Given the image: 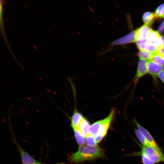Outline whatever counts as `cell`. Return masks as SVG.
Segmentation results:
<instances>
[{
  "label": "cell",
  "instance_id": "6da1fadb",
  "mask_svg": "<svg viewBox=\"0 0 164 164\" xmlns=\"http://www.w3.org/2000/svg\"><path fill=\"white\" fill-rule=\"evenodd\" d=\"M104 151L98 146L92 147L84 145L80 146L76 152L70 156L69 159L71 162L77 163L86 161L104 158Z\"/></svg>",
  "mask_w": 164,
  "mask_h": 164
},
{
  "label": "cell",
  "instance_id": "7a4b0ae2",
  "mask_svg": "<svg viewBox=\"0 0 164 164\" xmlns=\"http://www.w3.org/2000/svg\"><path fill=\"white\" fill-rule=\"evenodd\" d=\"M141 154L144 155L155 164L164 163V154L161 150L152 146H142Z\"/></svg>",
  "mask_w": 164,
  "mask_h": 164
},
{
  "label": "cell",
  "instance_id": "3957f363",
  "mask_svg": "<svg viewBox=\"0 0 164 164\" xmlns=\"http://www.w3.org/2000/svg\"><path fill=\"white\" fill-rule=\"evenodd\" d=\"M147 72L152 78L153 84L159 89L160 84L159 81L158 75L160 72L164 69V67L155 63L152 59L147 61Z\"/></svg>",
  "mask_w": 164,
  "mask_h": 164
},
{
  "label": "cell",
  "instance_id": "277c9868",
  "mask_svg": "<svg viewBox=\"0 0 164 164\" xmlns=\"http://www.w3.org/2000/svg\"><path fill=\"white\" fill-rule=\"evenodd\" d=\"M115 110L112 109L108 115L104 118V121L95 136L97 144L100 142L106 135L111 122L115 117Z\"/></svg>",
  "mask_w": 164,
  "mask_h": 164
},
{
  "label": "cell",
  "instance_id": "5b68a950",
  "mask_svg": "<svg viewBox=\"0 0 164 164\" xmlns=\"http://www.w3.org/2000/svg\"><path fill=\"white\" fill-rule=\"evenodd\" d=\"M148 73L147 61L140 59L138 62L135 74L132 81L133 83L132 95L134 92L139 80Z\"/></svg>",
  "mask_w": 164,
  "mask_h": 164
},
{
  "label": "cell",
  "instance_id": "8992f818",
  "mask_svg": "<svg viewBox=\"0 0 164 164\" xmlns=\"http://www.w3.org/2000/svg\"><path fill=\"white\" fill-rule=\"evenodd\" d=\"M136 31H133L120 38L116 39L111 42L109 45L110 47L126 44L136 42Z\"/></svg>",
  "mask_w": 164,
  "mask_h": 164
},
{
  "label": "cell",
  "instance_id": "52a82bcc",
  "mask_svg": "<svg viewBox=\"0 0 164 164\" xmlns=\"http://www.w3.org/2000/svg\"><path fill=\"white\" fill-rule=\"evenodd\" d=\"M147 43L150 45L159 49L163 46L161 36L157 31L152 29L148 35Z\"/></svg>",
  "mask_w": 164,
  "mask_h": 164
},
{
  "label": "cell",
  "instance_id": "ba28073f",
  "mask_svg": "<svg viewBox=\"0 0 164 164\" xmlns=\"http://www.w3.org/2000/svg\"><path fill=\"white\" fill-rule=\"evenodd\" d=\"M133 121L136 126L137 129L145 136L150 145L156 148L160 149L149 131L140 125L135 118H134Z\"/></svg>",
  "mask_w": 164,
  "mask_h": 164
},
{
  "label": "cell",
  "instance_id": "9c48e42d",
  "mask_svg": "<svg viewBox=\"0 0 164 164\" xmlns=\"http://www.w3.org/2000/svg\"><path fill=\"white\" fill-rule=\"evenodd\" d=\"M152 29L149 25L144 24L136 31V41L147 42L148 35Z\"/></svg>",
  "mask_w": 164,
  "mask_h": 164
},
{
  "label": "cell",
  "instance_id": "30bf717a",
  "mask_svg": "<svg viewBox=\"0 0 164 164\" xmlns=\"http://www.w3.org/2000/svg\"><path fill=\"white\" fill-rule=\"evenodd\" d=\"M22 159V164H36L38 162L17 145Z\"/></svg>",
  "mask_w": 164,
  "mask_h": 164
},
{
  "label": "cell",
  "instance_id": "8fae6325",
  "mask_svg": "<svg viewBox=\"0 0 164 164\" xmlns=\"http://www.w3.org/2000/svg\"><path fill=\"white\" fill-rule=\"evenodd\" d=\"M84 118L82 114L80 112H78L76 109L74 110L70 118V125L73 130L77 128Z\"/></svg>",
  "mask_w": 164,
  "mask_h": 164
},
{
  "label": "cell",
  "instance_id": "7c38bea8",
  "mask_svg": "<svg viewBox=\"0 0 164 164\" xmlns=\"http://www.w3.org/2000/svg\"><path fill=\"white\" fill-rule=\"evenodd\" d=\"M90 127L89 121L84 117L77 129L85 136H86L89 134Z\"/></svg>",
  "mask_w": 164,
  "mask_h": 164
},
{
  "label": "cell",
  "instance_id": "4fadbf2b",
  "mask_svg": "<svg viewBox=\"0 0 164 164\" xmlns=\"http://www.w3.org/2000/svg\"><path fill=\"white\" fill-rule=\"evenodd\" d=\"M136 45L140 50H146L152 52H157L159 48L149 44L147 42L136 41Z\"/></svg>",
  "mask_w": 164,
  "mask_h": 164
},
{
  "label": "cell",
  "instance_id": "5bb4252c",
  "mask_svg": "<svg viewBox=\"0 0 164 164\" xmlns=\"http://www.w3.org/2000/svg\"><path fill=\"white\" fill-rule=\"evenodd\" d=\"M104 118L97 121L90 125L89 134L95 136L98 132L101 127L104 123Z\"/></svg>",
  "mask_w": 164,
  "mask_h": 164
},
{
  "label": "cell",
  "instance_id": "9a60e30c",
  "mask_svg": "<svg viewBox=\"0 0 164 164\" xmlns=\"http://www.w3.org/2000/svg\"><path fill=\"white\" fill-rule=\"evenodd\" d=\"M155 18V13L147 12L143 14L142 19L145 25H149L153 22V20Z\"/></svg>",
  "mask_w": 164,
  "mask_h": 164
},
{
  "label": "cell",
  "instance_id": "2e32d148",
  "mask_svg": "<svg viewBox=\"0 0 164 164\" xmlns=\"http://www.w3.org/2000/svg\"><path fill=\"white\" fill-rule=\"evenodd\" d=\"M73 131L75 139L78 145L80 146L84 145L86 142L85 136L83 135L77 129Z\"/></svg>",
  "mask_w": 164,
  "mask_h": 164
},
{
  "label": "cell",
  "instance_id": "e0dca14e",
  "mask_svg": "<svg viewBox=\"0 0 164 164\" xmlns=\"http://www.w3.org/2000/svg\"><path fill=\"white\" fill-rule=\"evenodd\" d=\"M155 52L146 50H140L137 55L141 59L149 60L152 59Z\"/></svg>",
  "mask_w": 164,
  "mask_h": 164
},
{
  "label": "cell",
  "instance_id": "ac0fdd59",
  "mask_svg": "<svg viewBox=\"0 0 164 164\" xmlns=\"http://www.w3.org/2000/svg\"><path fill=\"white\" fill-rule=\"evenodd\" d=\"M137 138L143 146H151L145 136L137 128L134 131Z\"/></svg>",
  "mask_w": 164,
  "mask_h": 164
},
{
  "label": "cell",
  "instance_id": "d6986e66",
  "mask_svg": "<svg viewBox=\"0 0 164 164\" xmlns=\"http://www.w3.org/2000/svg\"><path fill=\"white\" fill-rule=\"evenodd\" d=\"M152 60L157 64L163 67L164 66V56L157 52L155 53Z\"/></svg>",
  "mask_w": 164,
  "mask_h": 164
},
{
  "label": "cell",
  "instance_id": "ffe728a7",
  "mask_svg": "<svg viewBox=\"0 0 164 164\" xmlns=\"http://www.w3.org/2000/svg\"><path fill=\"white\" fill-rule=\"evenodd\" d=\"M87 145L90 146H97V143L95 136L89 134L86 136V138Z\"/></svg>",
  "mask_w": 164,
  "mask_h": 164
},
{
  "label": "cell",
  "instance_id": "44dd1931",
  "mask_svg": "<svg viewBox=\"0 0 164 164\" xmlns=\"http://www.w3.org/2000/svg\"><path fill=\"white\" fill-rule=\"evenodd\" d=\"M141 159L143 164H155V163L144 155L141 154Z\"/></svg>",
  "mask_w": 164,
  "mask_h": 164
},
{
  "label": "cell",
  "instance_id": "7402d4cb",
  "mask_svg": "<svg viewBox=\"0 0 164 164\" xmlns=\"http://www.w3.org/2000/svg\"><path fill=\"white\" fill-rule=\"evenodd\" d=\"M164 6V4H162L159 6L156 9L155 12V18H158L160 13Z\"/></svg>",
  "mask_w": 164,
  "mask_h": 164
},
{
  "label": "cell",
  "instance_id": "603a6c76",
  "mask_svg": "<svg viewBox=\"0 0 164 164\" xmlns=\"http://www.w3.org/2000/svg\"><path fill=\"white\" fill-rule=\"evenodd\" d=\"M164 30V19L159 26L157 32L160 34H162Z\"/></svg>",
  "mask_w": 164,
  "mask_h": 164
},
{
  "label": "cell",
  "instance_id": "cb8c5ba5",
  "mask_svg": "<svg viewBox=\"0 0 164 164\" xmlns=\"http://www.w3.org/2000/svg\"><path fill=\"white\" fill-rule=\"evenodd\" d=\"M159 79L164 85V69L161 71L158 75Z\"/></svg>",
  "mask_w": 164,
  "mask_h": 164
},
{
  "label": "cell",
  "instance_id": "d4e9b609",
  "mask_svg": "<svg viewBox=\"0 0 164 164\" xmlns=\"http://www.w3.org/2000/svg\"><path fill=\"white\" fill-rule=\"evenodd\" d=\"M157 52L164 56V46L159 48Z\"/></svg>",
  "mask_w": 164,
  "mask_h": 164
},
{
  "label": "cell",
  "instance_id": "484cf974",
  "mask_svg": "<svg viewBox=\"0 0 164 164\" xmlns=\"http://www.w3.org/2000/svg\"><path fill=\"white\" fill-rule=\"evenodd\" d=\"M164 18V6L162 8L160 14L158 18Z\"/></svg>",
  "mask_w": 164,
  "mask_h": 164
},
{
  "label": "cell",
  "instance_id": "4316f807",
  "mask_svg": "<svg viewBox=\"0 0 164 164\" xmlns=\"http://www.w3.org/2000/svg\"><path fill=\"white\" fill-rule=\"evenodd\" d=\"M36 164H42V163H39L38 162V163H37ZM55 164H59V163H57Z\"/></svg>",
  "mask_w": 164,
  "mask_h": 164
},
{
  "label": "cell",
  "instance_id": "83f0119b",
  "mask_svg": "<svg viewBox=\"0 0 164 164\" xmlns=\"http://www.w3.org/2000/svg\"><path fill=\"white\" fill-rule=\"evenodd\" d=\"M59 164H65L64 163H60Z\"/></svg>",
  "mask_w": 164,
  "mask_h": 164
}]
</instances>
